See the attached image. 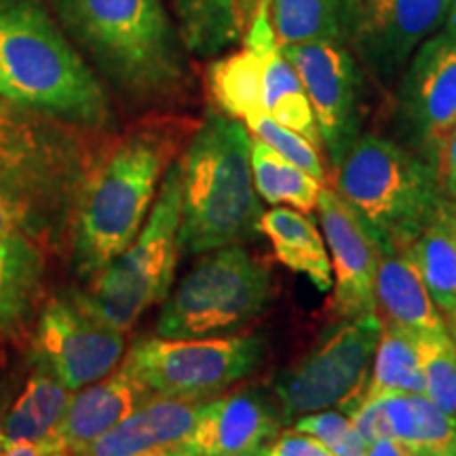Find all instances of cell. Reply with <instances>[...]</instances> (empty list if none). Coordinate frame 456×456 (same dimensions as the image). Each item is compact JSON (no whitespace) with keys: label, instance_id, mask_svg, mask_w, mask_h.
I'll return each mask as SVG.
<instances>
[{"label":"cell","instance_id":"cell-25","mask_svg":"<svg viewBox=\"0 0 456 456\" xmlns=\"http://www.w3.org/2000/svg\"><path fill=\"white\" fill-rule=\"evenodd\" d=\"M70 397V389L53 374L37 368V374L0 420V444L43 442L60 425Z\"/></svg>","mask_w":456,"mask_h":456},{"label":"cell","instance_id":"cell-23","mask_svg":"<svg viewBox=\"0 0 456 456\" xmlns=\"http://www.w3.org/2000/svg\"><path fill=\"white\" fill-rule=\"evenodd\" d=\"M391 440L403 442L420 456H456V416L427 395L380 399Z\"/></svg>","mask_w":456,"mask_h":456},{"label":"cell","instance_id":"cell-16","mask_svg":"<svg viewBox=\"0 0 456 456\" xmlns=\"http://www.w3.org/2000/svg\"><path fill=\"white\" fill-rule=\"evenodd\" d=\"M68 161V148L53 129L0 100V188L7 195L24 208L21 199L60 178Z\"/></svg>","mask_w":456,"mask_h":456},{"label":"cell","instance_id":"cell-26","mask_svg":"<svg viewBox=\"0 0 456 456\" xmlns=\"http://www.w3.org/2000/svg\"><path fill=\"white\" fill-rule=\"evenodd\" d=\"M393 395H425V376L414 340L397 330L383 326L368 383L345 414L363 403H374Z\"/></svg>","mask_w":456,"mask_h":456},{"label":"cell","instance_id":"cell-31","mask_svg":"<svg viewBox=\"0 0 456 456\" xmlns=\"http://www.w3.org/2000/svg\"><path fill=\"white\" fill-rule=\"evenodd\" d=\"M416 355L425 376V395L456 416V340L450 328L414 336Z\"/></svg>","mask_w":456,"mask_h":456},{"label":"cell","instance_id":"cell-19","mask_svg":"<svg viewBox=\"0 0 456 456\" xmlns=\"http://www.w3.org/2000/svg\"><path fill=\"white\" fill-rule=\"evenodd\" d=\"M201 403L151 397L78 456H134L151 448L182 444L195 427Z\"/></svg>","mask_w":456,"mask_h":456},{"label":"cell","instance_id":"cell-10","mask_svg":"<svg viewBox=\"0 0 456 456\" xmlns=\"http://www.w3.org/2000/svg\"><path fill=\"white\" fill-rule=\"evenodd\" d=\"M456 129V38L433 34L420 45L399 78L397 142L440 171Z\"/></svg>","mask_w":456,"mask_h":456},{"label":"cell","instance_id":"cell-7","mask_svg":"<svg viewBox=\"0 0 456 456\" xmlns=\"http://www.w3.org/2000/svg\"><path fill=\"white\" fill-rule=\"evenodd\" d=\"M273 298V277L243 245L201 254L165 298L157 322L163 338L232 334L260 317Z\"/></svg>","mask_w":456,"mask_h":456},{"label":"cell","instance_id":"cell-1","mask_svg":"<svg viewBox=\"0 0 456 456\" xmlns=\"http://www.w3.org/2000/svg\"><path fill=\"white\" fill-rule=\"evenodd\" d=\"M0 100L85 129L112 121L104 85L43 0H0Z\"/></svg>","mask_w":456,"mask_h":456},{"label":"cell","instance_id":"cell-20","mask_svg":"<svg viewBox=\"0 0 456 456\" xmlns=\"http://www.w3.org/2000/svg\"><path fill=\"white\" fill-rule=\"evenodd\" d=\"M258 228L283 266L305 275L319 292L332 289V262L326 239L309 216L292 208H273L262 214Z\"/></svg>","mask_w":456,"mask_h":456},{"label":"cell","instance_id":"cell-29","mask_svg":"<svg viewBox=\"0 0 456 456\" xmlns=\"http://www.w3.org/2000/svg\"><path fill=\"white\" fill-rule=\"evenodd\" d=\"M262 112L296 134L305 135L317 148H323L315 112L309 94L298 72L285 60L281 49H275L265 61V85H262Z\"/></svg>","mask_w":456,"mask_h":456},{"label":"cell","instance_id":"cell-24","mask_svg":"<svg viewBox=\"0 0 456 456\" xmlns=\"http://www.w3.org/2000/svg\"><path fill=\"white\" fill-rule=\"evenodd\" d=\"M412 252L433 300L446 323L452 322L456 319V203L442 195Z\"/></svg>","mask_w":456,"mask_h":456},{"label":"cell","instance_id":"cell-14","mask_svg":"<svg viewBox=\"0 0 456 456\" xmlns=\"http://www.w3.org/2000/svg\"><path fill=\"white\" fill-rule=\"evenodd\" d=\"M317 212L332 262L334 315L353 319L376 313L380 249L372 232L330 186L322 188Z\"/></svg>","mask_w":456,"mask_h":456},{"label":"cell","instance_id":"cell-33","mask_svg":"<svg viewBox=\"0 0 456 456\" xmlns=\"http://www.w3.org/2000/svg\"><path fill=\"white\" fill-rule=\"evenodd\" d=\"M294 429L317 437L336 456H368V444L359 436L349 416L340 410H322L300 416L294 420Z\"/></svg>","mask_w":456,"mask_h":456},{"label":"cell","instance_id":"cell-38","mask_svg":"<svg viewBox=\"0 0 456 456\" xmlns=\"http://www.w3.org/2000/svg\"><path fill=\"white\" fill-rule=\"evenodd\" d=\"M134 456H191V452L184 448V444H174V446H159L144 450V452Z\"/></svg>","mask_w":456,"mask_h":456},{"label":"cell","instance_id":"cell-41","mask_svg":"<svg viewBox=\"0 0 456 456\" xmlns=\"http://www.w3.org/2000/svg\"><path fill=\"white\" fill-rule=\"evenodd\" d=\"M448 328H456V319H452V322H448Z\"/></svg>","mask_w":456,"mask_h":456},{"label":"cell","instance_id":"cell-3","mask_svg":"<svg viewBox=\"0 0 456 456\" xmlns=\"http://www.w3.org/2000/svg\"><path fill=\"white\" fill-rule=\"evenodd\" d=\"M180 167L182 252L208 254L258 235L265 212L254 184L252 138L245 123L209 110Z\"/></svg>","mask_w":456,"mask_h":456},{"label":"cell","instance_id":"cell-28","mask_svg":"<svg viewBox=\"0 0 456 456\" xmlns=\"http://www.w3.org/2000/svg\"><path fill=\"white\" fill-rule=\"evenodd\" d=\"M279 49V47H277ZM273 53V51H271ZM271 53L243 47L209 66V94L220 112L245 121L262 112V85H265V61Z\"/></svg>","mask_w":456,"mask_h":456},{"label":"cell","instance_id":"cell-18","mask_svg":"<svg viewBox=\"0 0 456 456\" xmlns=\"http://www.w3.org/2000/svg\"><path fill=\"white\" fill-rule=\"evenodd\" d=\"M374 292L376 313L387 328L410 338L448 328L446 317L427 288L412 245L402 252L380 256Z\"/></svg>","mask_w":456,"mask_h":456},{"label":"cell","instance_id":"cell-8","mask_svg":"<svg viewBox=\"0 0 456 456\" xmlns=\"http://www.w3.org/2000/svg\"><path fill=\"white\" fill-rule=\"evenodd\" d=\"M265 353L266 340L260 334L155 336L135 342L121 368L157 397L208 402L254 374Z\"/></svg>","mask_w":456,"mask_h":456},{"label":"cell","instance_id":"cell-39","mask_svg":"<svg viewBox=\"0 0 456 456\" xmlns=\"http://www.w3.org/2000/svg\"><path fill=\"white\" fill-rule=\"evenodd\" d=\"M444 32L456 38V0H452V4H450L446 24H444Z\"/></svg>","mask_w":456,"mask_h":456},{"label":"cell","instance_id":"cell-37","mask_svg":"<svg viewBox=\"0 0 456 456\" xmlns=\"http://www.w3.org/2000/svg\"><path fill=\"white\" fill-rule=\"evenodd\" d=\"M368 456H420L419 452H414L412 448L406 446L403 442L399 440H379L368 446Z\"/></svg>","mask_w":456,"mask_h":456},{"label":"cell","instance_id":"cell-11","mask_svg":"<svg viewBox=\"0 0 456 456\" xmlns=\"http://www.w3.org/2000/svg\"><path fill=\"white\" fill-rule=\"evenodd\" d=\"M279 49L309 94L323 148L334 167L362 135L366 91L362 66L351 49L338 43H300Z\"/></svg>","mask_w":456,"mask_h":456},{"label":"cell","instance_id":"cell-5","mask_svg":"<svg viewBox=\"0 0 456 456\" xmlns=\"http://www.w3.org/2000/svg\"><path fill=\"white\" fill-rule=\"evenodd\" d=\"M334 191L372 232L380 256L414 245L442 199L440 171L376 134L359 135L334 165Z\"/></svg>","mask_w":456,"mask_h":456},{"label":"cell","instance_id":"cell-9","mask_svg":"<svg viewBox=\"0 0 456 456\" xmlns=\"http://www.w3.org/2000/svg\"><path fill=\"white\" fill-rule=\"evenodd\" d=\"M383 334L379 313L338 319L309 351L273 379V395L283 420L322 410L345 412L363 391Z\"/></svg>","mask_w":456,"mask_h":456},{"label":"cell","instance_id":"cell-12","mask_svg":"<svg viewBox=\"0 0 456 456\" xmlns=\"http://www.w3.org/2000/svg\"><path fill=\"white\" fill-rule=\"evenodd\" d=\"M125 353V336L95 319L72 298L45 306L34 334V363L66 389L78 391L112 374Z\"/></svg>","mask_w":456,"mask_h":456},{"label":"cell","instance_id":"cell-6","mask_svg":"<svg viewBox=\"0 0 456 456\" xmlns=\"http://www.w3.org/2000/svg\"><path fill=\"white\" fill-rule=\"evenodd\" d=\"M182 167L165 169L152 212L138 237L123 254L87 281V292L74 300L102 323L125 332L144 313L171 292L182 254Z\"/></svg>","mask_w":456,"mask_h":456},{"label":"cell","instance_id":"cell-35","mask_svg":"<svg viewBox=\"0 0 456 456\" xmlns=\"http://www.w3.org/2000/svg\"><path fill=\"white\" fill-rule=\"evenodd\" d=\"M0 456H70L51 433L43 442L0 444Z\"/></svg>","mask_w":456,"mask_h":456},{"label":"cell","instance_id":"cell-22","mask_svg":"<svg viewBox=\"0 0 456 456\" xmlns=\"http://www.w3.org/2000/svg\"><path fill=\"white\" fill-rule=\"evenodd\" d=\"M45 260L26 228L0 235V332L20 326L37 305Z\"/></svg>","mask_w":456,"mask_h":456},{"label":"cell","instance_id":"cell-34","mask_svg":"<svg viewBox=\"0 0 456 456\" xmlns=\"http://www.w3.org/2000/svg\"><path fill=\"white\" fill-rule=\"evenodd\" d=\"M258 456H336L326 444L298 429L279 431Z\"/></svg>","mask_w":456,"mask_h":456},{"label":"cell","instance_id":"cell-15","mask_svg":"<svg viewBox=\"0 0 456 456\" xmlns=\"http://www.w3.org/2000/svg\"><path fill=\"white\" fill-rule=\"evenodd\" d=\"M281 423L277 403L265 393L245 389L203 402L182 444L191 456H258Z\"/></svg>","mask_w":456,"mask_h":456},{"label":"cell","instance_id":"cell-13","mask_svg":"<svg viewBox=\"0 0 456 456\" xmlns=\"http://www.w3.org/2000/svg\"><path fill=\"white\" fill-rule=\"evenodd\" d=\"M452 0H362L351 47L379 87L402 78L427 38L446 24Z\"/></svg>","mask_w":456,"mask_h":456},{"label":"cell","instance_id":"cell-40","mask_svg":"<svg viewBox=\"0 0 456 456\" xmlns=\"http://www.w3.org/2000/svg\"><path fill=\"white\" fill-rule=\"evenodd\" d=\"M260 0H239V7H241V15H243V24L249 20V15H252V11L256 9V4H258Z\"/></svg>","mask_w":456,"mask_h":456},{"label":"cell","instance_id":"cell-17","mask_svg":"<svg viewBox=\"0 0 456 456\" xmlns=\"http://www.w3.org/2000/svg\"><path fill=\"white\" fill-rule=\"evenodd\" d=\"M151 397L155 395L121 368L117 374H108L70 397L53 431L55 440L70 456L83 454L91 444L134 414Z\"/></svg>","mask_w":456,"mask_h":456},{"label":"cell","instance_id":"cell-4","mask_svg":"<svg viewBox=\"0 0 456 456\" xmlns=\"http://www.w3.org/2000/svg\"><path fill=\"white\" fill-rule=\"evenodd\" d=\"M171 148L167 131H131L87 175L72 218V266L81 281H91L138 237Z\"/></svg>","mask_w":456,"mask_h":456},{"label":"cell","instance_id":"cell-32","mask_svg":"<svg viewBox=\"0 0 456 456\" xmlns=\"http://www.w3.org/2000/svg\"><path fill=\"white\" fill-rule=\"evenodd\" d=\"M243 123L245 127L252 131L254 138L262 140L266 146H271L273 151L279 152V155L292 161L294 165H298L300 169H305L306 174H311L313 178L326 186V167H323L322 157H319V148L311 140H306L305 135L296 134V131L288 129L285 125L277 123L266 112L252 114Z\"/></svg>","mask_w":456,"mask_h":456},{"label":"cell","instance_id":"cell-2","mask_svg":"<svg viewBox=\"0 0 456 456\" xmlns=\"http://www.w3.org/2000/svg\"><path fill=\"white\" fill-rule=\"evenodd\" d=\"M57 24L114 87L163 102L188 85L184 43L163 0H47Z\"/></svg>","mask_w":456,"mask_h":456},{"label":"cell","instance_id":"cell-27","mask_svg":"<svg viewBox=\"0 0 456 456\" xmlns=\"http://www.w3.org/2000/svg\"><path fill=\"white\" fill-rule=\"evenodd\" d=\"M186 51L212 57L231 47L243 28L239 0H171Z\"/></svg>","mask_w":456,"mask_h":456},{"label":"cell","instance_id":"cell-36","mask_svg":"<svg viewBox=\"0 0 456 456\" xmlns=\"http://www.w3.org/2000/svg\"><path fill=\"white\" fill-rule=\"evenodd\" d=\"M440 186L442 195L456 203V129L454 134L450 135L448 146L446 151H444V157L440 161Z\"/></svg>","mask_w":456,"mask_h":456},{"label":"cell","instance_id":"cell-21","mask_svg":"<svg viewBox=\"0 0 456 456\" xmlns=\"http://www.w3.org/2000/svg\"><path fill=\"white\" fill-rule=\"evenodd\" d=\"M362 0H269L277 45L338 43L351 47Z\"/></svg>","mask_w":456,"mask_h":456},{"label":"cell","instance_id":"cell-30","mask_svg":"<svg viewBox=\"0 0 456 456\" xmlns=\"http://www.w3.org/2000/svg\"><path fill=\"white\" fill-rule=\"evenodd\" d=\"M252 171L256 192L269 205H289L305 214L317 209L322 182L258 138L252 140Z\"/></svg>","mask_w":456,"mask_h":456},{"label":"cell","instance_id":"cell-42","mask_svg":"<svg viewBox=\"0 0 456 456\" xmlns=\"http://www.w3.org/2000/svg\"><path fill=\"white\" fill-rule=\"evenodd\" d=\"M450 332H452V336H454V340H456V328H450Z\"/></svg>","mask_w":456,"mask_h":456}]
</instances>
